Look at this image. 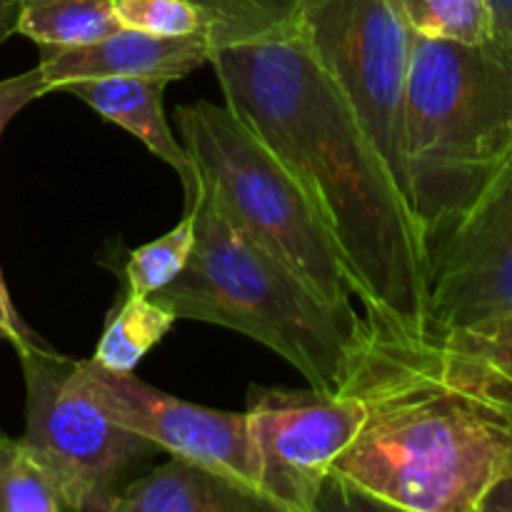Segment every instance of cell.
Returning <instances> with one entry per match:
<instances>
[{
    "label": "cell",
    "instance_id": "1",
    "mask_svg": "<svg viewBox=\"0 0 512 512\" xmlns=\"http://www.w3.org/2000/svg\"><path fill=\"white\" fill-rule=\"evenodd\" d=\"M338 388L365 420L328 485L348 503L480 512L512 475V368L430 325L363 308Z\"/></svg>",
    "mask_w": 512,
    "mask_h": 512
},
{
    "label": "cell",
    "instance_id": "2",
    "mask_svg": "<svg viewBox=\"0 0 512 512\" xmlns=\"http://www.w3.org/2000/svg\"><path fill=\"white\" fill-rule=\"evenodd\" d=\"M210 65L225 105L298 180L363 308L425 325V245L413 210L298 28L218 45Z\"/></svg>",
    "mask_w": 512,
    "mask_h": 512
},
{
    "label": "cell",
    "instance_id": "3",
    "mask_svg": "<svg viewBox=\"0 0 512 512\" xmlns=\"http://www.w3.org/2000/svg\"><path fill=\"white\" fill-rule=\"evenodd\" d=\"M195 248L183 273L153 295L175 320H198L258 340L310 388L338 390L360 325L353 305L320 298L285 263L230 223L200 185Z\"/></svg>",
    "mask_w": 512,
    "mask_h": 512
},
{
    "label": "cell",
    "instance_id": "4",
    "mask_svg": "<svg viewBox=\"0 0 512 512\" xmlns=\"http://www.w3.org/2000/svg\"><path fill=\"white\" fill-rule=\"evenodd\" d=\"M408 200L423 245L512 155V55L415 35L405 85Z\"/></svg>",
    "mask_w": 512,
    "mask_h": 512
},
{
    "label": "cell",
    "instance_id": "5",
    "mask_svg": "<svg viewBox=\"0 0 512 512\" xmlns=\"http://www.w3.org/2000/svg\"><path fill=\"white\" fill-rule=\"evenodd\" d=\"M180 143L225 218L335 305H353L355 283L298 180L228 108L198 100L175 110ZM358 298V295H355Z\"/></svg>",
    "mask_w": 512,
    "mask_h": 512
},
{
    "label": "cell",
    "instance_id": "6",
    "mask_svg": "<svg viewBox=\"0 0 512 512\" xmlns=\"http://www.w3.org/2000/svg\"><path fill=\"white\" fill-rule=\"evenodd\" d=\"M25 380L23 443L58 483L70 512H110L125 478L155 453L115 423L80 378V360L50 345L18 353Z\"/></svg>",
    "mask_w": 512,
    "mask_h": 512
},
{
    "label": "cell",
    "instance_id": "7",
    "mask_svg": "<svg viewBox=\"0 0 512 512\" xmlns=\"http://www.w3.org/2000/svg\"><path fill=\"white\" fill-rule=\"evenodd\" d=\"M295 28L353 108L408 200L405 85L415 33L400 0H298Z\"/></svg>",
    "mask_w": 512,
    "mask_h": 512
},
{
    "label": "cell",
    "instance_id": "8",
    "mask_svg": "<svg viewBox=\"0 0 512 512\" xmlns=\"http://www.w3.org/2000/svg\"><path fill=\"white\" fill-rule=\"evenodd\" d=\"M245 415L260 500L275 512H315L365 408L343 388H250Z\"/></svg>",
    "mask_w": 512,
    "mask_h": 512
},
{
    "label": "cell",
    "instance_id": "9",
    "mask_svg": "<svg viewBox=\"0 0 512 512\" xmlns=\"http://www.w3.org/2000/svg\"><path fill=\"white\" fill-rule=\"evenodd\" d=\"M512 313V155L425 243V325L470 328Z\"/></svg>",
    "mask_w": 512,
    "mask_h": 512
},
{
    "label": "cell",
    "instance_id": "10",
    "mask_svg": "<svg viewBox=\"0 0 512 512\" xmlns=\"http://www.w3.org/2000/svg\"><path fill=\"white\" fill-rule=\"evenodd\" d=\"M80 378L115 423L260 498L248 415L173 398L135 373H113L93 360H80Z\"/></svg>",
    "mask_w": 512,
    "mask_h": 512
},
{
    "label": "cell",
    "instance_id": "11",
    "mask_svg": "<svg viewBox=\"0 0 512 512\" xmlns=\"http://www.w3.org/2000/svg\"><path fill=\"white\" fill-rule=\"evenodd\" d=\"M213 40L195 35H150L120 28L105 38L73 48H40V73L48 93L85 78H185L210 63Z\"/></svg>",
    "mask_w": 512,
    "mask_h": 512
},
{
    "label": "cell",
    "instance_id": "12",
    "mask_svg": "<svg viewBox=\"0 0 512 512\" xmlns=\"http://www.w3.org/2000/svg\"><path fill=\"white\" fill-rule=\"evenodd\" d=\"M165 88L168 80L163 78H85L65 85L63 93L83 100L100 118L138 138L155 158L170 165L183 185L188 210L200 195V173L193 155L175 138L165 118Z\"/></svg>",
    "mask_w": 512,
    "mask_h": 512
},
{
    "label": "cell",
    "instance_id": "13",
    "mask_svg": "<svg viewBox=\"0 0 512 512\" xmlns=\"http://www.w3.org/2000/svg\"><path fill=\"white\" fill-rule=\"evenodd\" d=\"M110 512H275L203 465L173 458L115 495Z\"/></svg>",
    "mask_w": 512,
    "mask_h": 512
},
{
    "label": "cell",
    "instance_id": "14",
    "mask_svg": "<svg viewBox=\"0 0 512 512\" xmlns=\"http://www.w3.org/2000/svg\"><path fill=\"white\" fill-rule=\"evenodd\" d=\"M120 28L115 0H23L15 33L40 48H73Z\"/></svg>",
    "mask_w": 512,
    "mask_h": 512
},
{
    "label": "cell",
    "instance_id": "15",
    "mask_svg": "<svg viewBox=\"0 0 512 512\" xmlns=\"http://www.w3.org/2000/svg\"><path fill=\"white\" fill-rule=\"evenodd\" d=\"M173 323L175 315L153 298L125 293L123 303L110 313L90 360L113 373H135L140 360L170 333Z\"/></svg>",
    "mask_w": 512,
    "mask_h": 512
},
{
    "label": "cell",
    "instance_id": "16",
    "mask_svg": "<svg viewBox=\"0 0 512 512\" xmlns=\"http://www.w3.org/2000/svg\"><path fill=\"white\" fill-rule=\"evenodd\" d=\"M0 512H70L53 475L23 438L0 435Z\"/></svg>",
    "mask_w": 512,
    "mask_h": 512
},
{
    "label": "cell",
    "instance_id": "17",
    "mask_svg": "<svg viewBox=\"0 0 512 512\" xmlns=\"http://www.w3.org/2000/svg\"><path fill=\"white\" fill-rule=\"evenodd\" d=\"M195 220H198V210L193 205L185 210L183 220L173 230L130 250L128 263H125L128 295L153 298L158 290H163L183 273L195 248Z\"/></svg>",
    "mask_w": 512,
    "mask_h": 512
},
{
    "label": "cell",
    "instance_id": "18",
    "mask_svg": "<svg viewBox=\"0 0 512 512\" xmlns=\"http://www.w3.org/2000/svg\"><path fill=\"white\" fill-rule=\"evenodd\" d=\"M210 18L213 48L283 33L295 25L298 0H190Z\"/></svg>",
    "mask_w": 512,
    "mask_h": 512
},
{
    "label": "cell",
    "instance_id": "19",
    "mask_svg": "<svg viewBox=\"0 0 512 512\" xmlns=\"http://www.w3.org/2000/svg\"><path fill=\"white\" fill-rule=\"evenodd\" d=\"M415 35L480 45L493 38L488 0H400Z\"/></svg>",
    "mask_w": 512,
    "mask_h": 512
},
{
    "label": "cell",
    "instance_id": "20",
    "mask_svg": "<svg viewBox=\"0 0 512 512\" xmlns=\"http://www.w3.org/2000/svg\"><path fill=\"white\" fill-rule=\"evenodd\" d=\"M120 25L150 35H210V18L190 0H115Z\"/></svg>",
    "mask_w": 512,
    "mask_h": 512
},
{
    "label": "cell",
    "instance_id": "21",
    "mask_svg": "<svg viewBox=\"0 0 512 512\" xmlns=\"http://www.w3.org/2000/svg\"><path fill=\"white\" fill-rule=\"evenodd\" d=\"M440 333L448 340H453L455 345H460V348L483 353L512 368V313L495 315V318L475 323L470 328L440 330Z\"/></svg>",
    "mask_w": 512,
    "mask_h": 512
},
{
    "label": "cell",
    "instance_id": "22",
    "mask_svg": "<svg viewBox=\"0 0 512 512\" xmlns=\"http://www.w3.org/2000/svg\"><path fill=\"white\" fill-rule=\"evenodd\" d=\"M45 93H48V85H45L43 73H40L38 65H35L33 70L13 75V78L0 80V135H3L5 125H8L25 105L43 98Z\"/></svg>",
    "mask_w": 512,
    "mask_h": 512
},
{
    "label": "cell",
    "instance_id": "23",
    "mask_svg": "<svg viewBox=\"0 0 512 512\" xmlns=\"http://www.w3.org/2000/svg\"><path fill=\"white\" fill-rule=\"evenodd\" d=\"M0 340L13 345L15 353H23V350L35 348V345H48L38 333H33V330L23 323V318L18 315V308H15L13 300H10L3 273H0Z\"/></svg>",
    "mask_w": 512,
    "mask_h": 512
},
{
    "label": "cell",
    "instance_id": "24",
    "mask_svg": "<svg viewBox=\"0 0 512 512\" xmlns=\"http://www.w3.org/2000/svg\"><path fill=\"white\" fill-rule=\"evenodd\" d=\"M493 18V43L512 55V0H488Z\"/></svg>",
    "mask_w": 512,
    "mask_h": 512
},
{
    "label": "cell",
    "instance_id": "25",
    "mask_svg": "<svg viewBox=\"0 0 512 512\" xmlns=\"http://www.w3.org/2000/svg\"><path fill=\"white\" fill-rule=\"evenodd\" d=\"M480 512H512V475L490 490V495L480 505Z\"/></svg>",
    "mask_w": 512,
    "mask_h": 512
},
{
    "label": "cell",
    "instance_id": "26",
    "mask_svg": "<svg viewBox=\"0 0 512 512\" xmlns=\"http://www.w3.org/2000/svg\"><path fill=\"white\" fill-rule=\"evenodd\" d=\"M20 5H23V0H0V45L15 33Z\"/></svg>",
    "mask_w": 512,
    "mask_h": 512
}]
</instances>
